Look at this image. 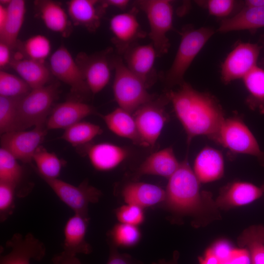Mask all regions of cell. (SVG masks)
<instances>
[{"label": "cell", "instance_id": "1", "mask_svg": "<svg viewBox=\"0 0 264 264\" xmlns=\"http://www.w3.org/2000/svg\"><path fill=\"white\" fill-rule=\"evenodd\" d=\"M165 95L187 135L188 144L198 136L214 140L225 119L222 109L211 94L200 92L184 81Z\"/></svg>", "mask_w": 264, "mask_h": 264}, {"label": "cell", "instance_id": "2", "mask_svg": "<svg viewBox=\"0 0 264 264\" xmlns=\"http://www.w3.org/2000/svg\"><path fill=\"white\" fill-rule=\"evenodd\" d=\"M200 183L185 158L169 178L163 202L171 210L178 213H197L201 209L203 198Z\"/></svg>", "mask_w": 264, "mask_h": 264}, {"label": "cell", "instance_id": "3", "mask_svg": "<svg viewBox=\"0 0 264 264\" xmlns=\"http://www.w3.org/2000/svg\"><path fill=\"white\" fill-rule=\"evenodd\" d=\"M214 34L213 29L208 27L195 28L187 26L182 30L177 51L164 77L168 86H179L184 81L183 77L186 71Z\"/></svg>", "mask_w": 264, "mask_h": 264}, {"label": "cell", "instance_id": "4", "mask_svg": "<svg viewBox=\"0 0 264 264\" xmlns=\"http://www.w3.org/2000/svg\"><path fill=\"white\" fill-rule=\"evenodd\" d=\"M113 92L119 107L133 113L154 99L145 82L132 72L120 57L114 59Z\"/></svg>", "mask_w": 264, "mask_h": 264}, {"label": "cell", "instance_id": "5", "mask_svg": "<svg viewBox=\"0 0 264 264\" xmlns=\"http://www.w3.org/2000/svg\"><path fill=\"white\" fill-rule=\"evenodd\" d=\"M136 7L146 14L150 26L149 34L157 56L168 52L170 42L168 33L173 29V7L168 0H140L135 2Z\"/></svg>", "mask_w": 264, "mask_h": 264}, {"label": "cell", "instance_id": "6", "mask_svg": "<svg viewBox=\"0 0 264 264\" xmlns=\"http://www.w3.org/2000/svg\"><path fill=\"white\" fill-rule=\"evenodd\" d=\"M235 154H242L255 157L264 167V152L251 131L237 116L225 118L213 140Z\"/></svg>", "mask_w": 264, "mask_h": 264}, {"label": "cell", "instance_id": "7", "mask_svg": "<svg viewBox=\"0 0 264 264\" xmlns=\"http://www.w3.org/2000/svg\"><path fill=\"white\" fill-rule=\"evenodd\" d=\"M57 83L32 89L22 97L19 105V119L22 131L32 126L44 125L58 97Z\"/></svg>", "mask_w": 264, "mask_h": 264}, {"label": "cell", "instance_id": "8", "mask_svg": "<svg viewBox=\"0 0 264 264\" xmlns=\"http://www.w3.org/2000/svg\"><path fill=\"white\" fill-rule=\"evenodd\" d=\"M168 102L165 95L145 104L133 113L143 146L153 147L155 144L168 119L165 110Z\"/></svg>", "mask_w": 264, "mask_h": 264}, {"label": "cell", "instance_id": "9", "mask_svg": "<svg viewBox=\"0 0 264 264\" xmlns=\"http://www.w3.org/2000/svg\"><path fill=\"white\" fill-rule=\"evenodd\" d=\"M42 178L50 187L57 196L74 213L88 216V207L90 203L98 202L101 192L84 180L76 186L57 178Z\"/></svg>", "mask_w": 264, "mask_h": 264}, {"label": "cell", "instance_id": "10", "mask_svg": "<svg viewBox=\"0 0 264 264\" xmlns=\"http://www.w3.org/2000/svg\"><path fill=\"white\" fill-rule=\"evenodd\" d=\"M261 48L258 44L250 43H240L236 45L222 64V81L227 84L242 79L257 66Z\"/></svg>", "mask_w": 264, "mask_h": 264}, {"label": "cell", "instance_id": "11", "mask_svg": "<svg viewBox=\"0 0 264 264\" xmlns=\"http://www.w3.org/2000/svg\"><path fill=\"white\" fill-rule=\"evenodd\" d=\"M46 128L39 125L30 131H19L3 133L0 136L1 147L17 160L24 163H31L33 156L44 140Z\"/></svg>", "mask_w": 264, "mask_h": 264}, {"label": "cell", "instance_id": "12", "mask_svg": "<svg viewBox=\"0 0 264 264\" xmlns=\"http://www.w3.org/2000/svg\"><path fill=\"white\" fill-rule=\"evenodd\" d=\"M50 67L52 74L68 85L72 92L84 95L90 92L80 66L65 46H60L52 54Z\"/></svg>", "mask_w": 264, "mask_h": 264}, {"label": "cell", "instance_id": "13", "mask_svg": "<svg viewBox=\"0 0 264 264\" xmlns=\"http://www.w3.org/2000/svg\"><path fill=\"white\" fill-rule=\"evenodd\" d=\"M10 251L0 257V264H30L31 260L39 262L46 254L44 243L31 233L13 235L5 243Z\"/></svg>", "mask_w": 264, "mask_h": 264}, {"label": "cell", "instance_id": "14", "mask_svg": "<svg viewBox=\"0 0 264 264\" xmlns=\"http://www.w3.org/2000/svg\"><path fill=\"white\" fill-rule=\"evenodd\" d=\"M114 59L110 60L104 53L88 55L80 53L78 55L76 61L93 94L99 92L109 83L111 68H114Z\"/></svg>", "mask_w": 264, "mask_h": 264}, {"label": "cell", "instance_id": "15", "mask_svg": "<svg viewBox=\"0 0 264 264\" xmlns=\"http://www.w3.org/2000/svg\"><path fill=\"white\" fill-rule=\"evenodd\" d=\"M136 14L137 9L134 7L130 11L114 15L110 20V28L114 36L113 42L120 54H123L137 40L145 36Z\"/></svg>", "mask_w": 264, "mask_h": 264}, {"label": "cell", "instance_id": "16", "mask_svg": "<svg viewBox=\"0 0 264 264\" xmlns=\"http://www.w3.org/2000/svg\"><path fill=\"white\" fill-rule=\"evenodd\" d=\"M125 65L134 74L144 81L149 87L156 77L154 68L156 51L151 43L136 44L129 47L123 54Z\"/></svg>", "mask_w": 264, "mask_h": 264}, {"label": "cell", "instance_id": "17", "mask_svg": "<svg viewBox=\"0 0 264 264\" xmlns=\"http://www.w3.org/2000/svg\"><path fill=\"white\" fill-rule=\"evenodd\" d=\"M95 112L94 108L88 104L77 100H67L52 109L46 121V128L66 130Z\"/></svg>", "mask_w": 264, "mask_h": 264}, {"label": "cell", "instance_id": "18", "mask_svg": "<svg viewBox=\"0 0 264 264\" xmlns=\"http://www.w3.org/2000/svg\"><path fill=\"white\" fill-rule=\"evenodd\" d=\"M89 219L88 216L74 213L67 220L64 229L63 251L74 256L92 252L91 246L86 240Z\"/></svg>", "mask_w": 264, "mask_h": 264}, {"label": "cell", "instance_id": "19", "mask_svg": "<svg viewBox=\"0 0 264 264\" xmlns=\"http://www.w3.org/2000/svg\"><path fill=\"white\" fill-rule=\"evenodd\" d=\"M264 194L262 187L251 183L233 182L222 188L216 204L223 209L241 206L255 201Z\"/></svg>", "mask_w": 264, "mask_h": 264}, {"label": "cell", "instance_id": "20", "mask_svg": "<svg viewBox=\"0 0 264 264\" xmlns=\"http://www.w3.org/2000/svg\"><path fill=\"white\" fill-rule=\"evenodd\" d=\"M106 8L102 1L96 0H71L67 2L68 15L73 23L90 32L99 27Z\"/></svg>", "mask_w": 264, "mask_h": 264}, {"label": "cell", "instance_id": "21", "mask_svg": "<svg viewBox=\"0 0 264 264\" xmlns=\"http://www.w3.org/2000/svg\"><path fill=\"white\" fill-rule=\"evenodd\" d=\"M180 164L171 147L151 154L136 169L135 176L150 175L170 177Z\"/></svg>", "mask_w": 264, "mask_h": 264}, {"label": "cell", "instance_id": "22", "mask_svg": "<svg viewBox=\"0 0 264 264\" xmlns=\"http://www.w3.org/2000/svg\"><path fill=\"white\" fill-rule=\"evenodd\" d=\"M193 171L200 183L220 179L224 173V159L221 153L212 147H205L197 155Z\"/></svg>", "mask_w": 264, "mask_h": 264}, {"label": "cell", "instance_id": "23", "mask_svg": "<svg viewBox=\"0 0 264 264\" xmlns=\"http://www.w3.org/2000/svg\"><path fill=\"white\" fill-rule=\"evenodd\" d=\"M87 151L93 167L102 171L115 168L125 160L129 154L125 148L109 143L91 145Z\"/></svg>", "mask_w": 264, "mask_h": 264}, {"label": "cell", "instance_id": "24", "mask_svg": "<svg viewBox=\"0 0 264 264\" xmlns=\"http://www.w3.org/2000/svg\"><path fill=\"white\" fill-rule=\"evenodd\" d=\"M122 196L127 204L135 205L143 209L163 202L165 190L156 185L134 182L125 186Z\"/></svg>", "mask_w": 264, "mask_h": 264}, {"label": "cell", "instance_id": "25", "mask_svg": "<svg viewBox=\"0 0 264 264\" xmlns=\"http://www.w3.org/2000/svg\"><path fill=\"white\" fill-rule=\"evenodd\" d=\"M262 27H264V7H243L233 16L223 19L217 31L226 33Z\"/></svg>", "mask_w": 264, "mask_h": 264}, {"label": "cell", "instance_id": "26", "mask_svg": "<svg viewBox=\"0 0 264 264\" xmlns=\"http://www.w3.org/2000/svg\"><path fill=\"white\" fill-rule=\"evenodd\" d=\"M101 117L108 128L117 135L143 146L132 113L118 107Z\"/></svg>", "mask_w": 264, "mask_h": 264}, {"label": "cell", "instance_id": "27", "mask_svg": "<svg viewBox=\"0 0 264 264\" xmlns=\"http://www.w3.org/2000/svg\"><path fill=\"white\" fill-rule=\"evenodd\" d=\"M10 65L32 89L45 86L49 80V71L43 62L17 56Z\"/></svg>", "mask_w": 264, "mask_h": 264}, {"label": "cell", "instance_id": "28", "mask_svg": "<svg viewBox=\"0 0 264 264\" xmlns=\"http://www.w3.org/2000/svg\"><path fill=\"white\" fill-rule=\"evenodd\" d=\"M7 18L0 30V42L11 49L18 45V36L22 26L26 11L25 2L23 0H11L7 6Z\"/></svg>", "mask_w": 264, "mask_h": 264}, {"label": "cell", "instance_id": "29", "mask_svg": "<svg viewBox=\"0 0 264 264\" xmlns=\"http://www.w3.org/2000/svg\"><path fill=\"white\" fill-rule=\"evenodd\" d=\"M35 4L43 21L49 29L64 36L68 35L71 23L66 13L59 3L52 0H44L36 1Z\"/></svg>", "mask_w": 264, "mask_h": 264}, {"label": "cell", "instance_id": "30", "mask_svg": "<svg viewBox=\"0 0 264 264\" xmlns=\"http://www.w3.org/2000/svg\"><path fill=\"white\" fill-rule=\"evenodd\" d=\"M242 80L248 93L247 105L251 110L264 114V69L257 66Z\"/></svg>", "mask_w": 264, "mask_h": 264}, {"label": "cell", "instance_id": "31", "mask_svg": "<svg viewBox=\"0 0 264 264\" xmlns=\"http://www.w3.org/2000/svg\"><path fill=\"white\" fill-rule=\"evenodd\" d=\"M238 243L246 246L252 264H264V226H251L243 231L238 239Z\"/></svg>", "mask_w": 264, "mask_h": 264}, {"label": "cell", "instance_id": "32", "mask_svg": "<svg viewBox=\"0 0 264 264\" xmlns=\"http://www.w3.org/2000/svg\"><path fill=\"white\" fill-rule=\"evenodd\" d=\"M20 97L0 96V132L5 133L22 131L19 116Z\"/></svg>", "mask_w": 264, "mask_h": 264}, {"label": "cell", "instance_id": "33", "mask_svg": "<svg viewBox=\"0 0 264 264\" xmlns=\"http://www.w3.org/2000/svg\"><path fill=\"white\" fill-rule=\"evenodd\" d=\"M102 132L99 126L89 122L80 121L66 129L60 138L76 147L89 142Z\"/></svg>", "mask_w": 264, "mask_h": 264}, {"label": "cell", "instance_id": "34", "mask_svg": "<svg viewBox=\"0 0 264 264\" xmlns=\"http://www.w3.org/2000/svg\"><path fill=\"white\" fill-rule=\"evenodd\" d=\"M37 171L41 177L57 178L62 168V163L53 153L40 146L33 156Z\"/></svg>", "mask_w": 264, "mask_h": 264}, {"label": "cell", "instance_id": "35", "mask_svg": "<svg viewBox=\"0 0 264 264\" xmlns=\"http://www.w3.org/2000/svg\"><path fill=\"white\" fill-rule=\"evenodd\" d=\"M23 171L17 159L2 148L0 149V182L11 184L17 188L21 183Z\"/></svg>", "mask_w": 264, "mask_h": 264}, {"label": "cell", "instance_id": "36", "mask_svg": "<svg viewBox=\"0 0 264 264\" xmlns=\"http://www.w3.org/2000/svg\"><path fill=\"white\" fill-rule=\"evenodd\" d=\"M32 88L21 78L7 72H0V96L8 97H23Z\"/></svg>", "mask_w": 264, "mask_h": 264}, {"label": "cell", "instance_id": "37", "mask_svg": "<svg viewBox=\"0 0 264 264\" xmlns=\"http://www.w3.org/2000/svg\"><path fill=\"white\" fill-rule=\"evenodd\" d=\"M112 245L123 247L134 245L139 241L141 233L137 226L121 223L115 225L110 233Z\"/></svg>", "mask_w": 264, "mask_h": 264}, {"label": "cell", "instance_id": "38", "mask_svg": "<svg viewBox=\"0 0 264 264\" xmlns=\"http://www.w3.org/2000/svg\"><path fill=\"white\" fill-rule=\"evenodd\" d=\"M50 50L49 41L42 35L29 38L22 45V52L27 58L43 63L49 55Z\"/></svg>", "mask_w": 264, "mask_h": 264}, {"label": "cell", "instance_id": "39", "mask_svg": "<svg viewBox=\"0 0 264 264\" xmlns=\"http://www.w3.org/2000/svg\"><path fill=\"white\" fill-rule=\"evenodd\" d=\"M16 187L0 182V220L5 221L12 214L15 208Z\"/></svg>", "mask_w": 264, "mask_h": 264}, {"label": "cell", "instance_id": "40", "mask_svg": "<svg viewBox=\"0 0 264 264\" xmlns=\"http://www.w3.org/2000/svg\"><path fill=\"white\" fill-rule=\"evenodd\" d=\"M197 2L203 5L210 15L224 19L232 13L237 3L233 0H207Z\"/></svg>", "mask_w": 264, "mask_h": 264}, {"label": "cell", "instance_id": "41", "mask_svg": "<svg viewBox=\"0 0 264 264\" xmlns=\"http://www.w3.org/2000/svg\"><path fill=\"white\" fill-rule=\"evenodd\" d=\"M116 216L120 222L135 226L142 223L144 220L143 208L131 204L119 208Z\"/></svg>", "mask_w": 264, "mask_h": 264}, {"label": "cell", "instance_id": "42", "mask_svg": "<svg viewBox=\"0 0 264 264\" xmlns=\"http://www.w3.org/2000/svg\"><path fill=\"white\" fill-rule=\"evenodd\" d=\"M107 264H142L128 254L120 253L116 247L110 245V254Z\"/></svg>", "mask_w": 264, "mask_h": 264}, {"label": "cell", "instance_id": "43", "mask_svg": "<svg viewBox=\"0 0 264 264\" xmlns=\"http://www.w3.org/2000/svg\"><path fill=\"white\" fill-rule=\"evenodd\" d=\"M210 248L221 263L229 258L234 249L231 243L225 240L216 242Z\"/></svg>", "mask_w": 264, "mask_h": 264}, {"label": "cell", "instance_id": "44", "mask_svg": "<svg viewBox=\"0 0 264 264\" xmlns=\"http://www.w3.org/2000/svg\"><path fill=\"white\" fill-rule=\"evenodd\" d=\"M222 264H252L247 249H234L229 258Z\"/></svg>", "mask_w": 264, "mask_h": 264}, {"label": "cell", "instance_id": "45", "mask_svg": "<svg viewBox=\"0 0 264 264\" xmlns=\"http://www.w3.org/2000/svg\"><path fill=\"white\" fill-rule=\"evenodd\" d=\"M49 264H83L76 257L62 251L54 256Z\"/></svg>", "mask_w": 264, "mask_h": 264}, {"label": "cell", "instance_id": "46", "mask_svg": "<svg viewBox=\"0 0 264 264\" xmlns=\"http://www.w3.org/2000/svg\"><path fill=\"white\" fill-rule=\"evenodd\" d=\"M10 48L2 42L0 43V66L3 67L10 64Z\"/></svg>", "mask_w": 264, "mask_h": 264}, {"label": "cell", "instance_id": "47", "mask_svg": "<svg viewBox=\"0 0 264 264\" xmlns=\"http://www.w3.org/2000/svg\"><path fill=\"white\" fill-rule=\"evenodd\" d=\"M198 261L199 264H222L210 248L207 249L202 257L198 258Z\"/></svg>", "mask_w": 264, "mask_h": 264}, {"label": "cell", "instance_id": "48", "mask_svg": "<svg viewBox=\"0 0 264 264\" xmlns=\"http://www.w3.org/2000/svg\"><path fill=\"white\" fill-rule=\"evenodd\" d=\"M102 1L106 8L112 6L121 10L126 9L130 3L128 0H106Z\"/></svg>", "mask_w": 264, "mask_h": 264}, {"label": "cell", "instance_id": "49", "mask_svg": "<svg viewBox=\"0 0 264 264\" xmlns=\"http://www.w3.org/2000/svg\"><path fill=\"white\" fill-rule=\"evenodd\" d=\"M244 7H264V0H246Z\"/></svg>", "mask_w": 264, "mask_h": 264}, {"label": "cell", "instance_id": "50", "mask_svg": "<svg viewBox=\"0 0 264 264\" xmlns=\"http://www.w3.org/2000/svg\"><path fill=\"white\" fill-rule=\"evenodd\" d=\"M177 257L175 255L173 259L170 261H166L164 259L159 260L157 263H153L152 264H177Z\"/></svg>", "mask_w": 264, "mask_h": 264}, {"label": "cell", "instance_id": "51", "mask_svg": "<svg viewBox=\"0 0 264 264\" xmlns=\"http://www.w3.org/2000/svg\"><path fill=\"white\" fill-rule=\"evenodd\" d=\"M261 187L262 188L264 193V184L263 185V186Z\"/></svg>", "mask_w": 264, "mask_h": 264}]
</instances>
